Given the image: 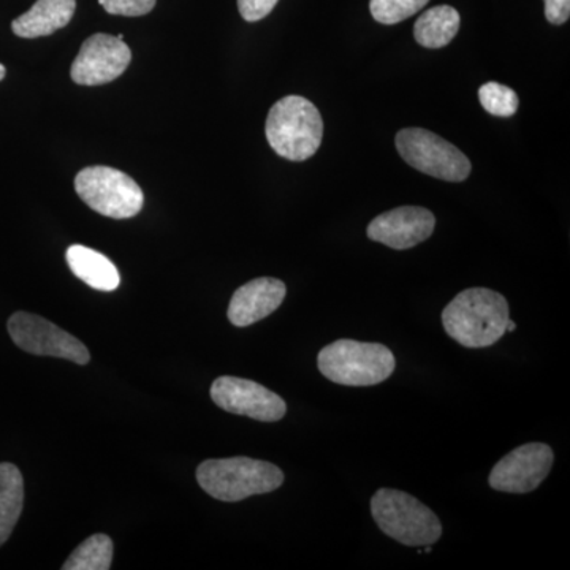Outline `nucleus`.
Returning a JSON list of instances; mask_svg holds the SVG:
<instances>
[{"label": "nucleus", "instance_id": "f257e3e1", "mask_svg": "<svg viewBox=\"0 0 570 570\" xmlns=\"http://www.w3.org/2000/svg\"><path fill=\"white\" fill-rule=\"evenodd\" d=\"M509 313L508 299L498 292L466 288L442 311V325L463 347H490L505 335Z\"/></svg>", "mask_w": 570, "mask_h": 570}, {"label": "nucleus", "instance_id": "f03ea898", "mask_svg": "<svg viewBox=\"0 0 570 570\" xmlns=\"http://www.w3.org/2000/svg\"><path fill=\"white\" fill-rule=\"evenodd\" d=\"M265 134L277 156L292 163H303L321 148L324 119L311 100L287 96L269 110Z\"/></svg>", "mask_w": 570, "mask_h": 570}, {"label": "nucleus", "instance_id": "7ed1b4c3", "mask_svg": "<svg viewBox=\"0 0 570 570\" xmlns=\"http://www.w3.org/2000/svg\"><path fill=\"white\" fill-rule=\"evenodd\" d=\"M197 482L217 501L238 502L276 491L284 483V472L268 461L235 456L204 461L197 468Z\"/></svg>", "mask_w": 570, "mask_h": 570}, {"label": "nucleus", "instance_id": "20e7f679", "mask_svg": "<svg viewBox=\"0 0 570 570\" xmlns=\"http://www.w3.org/2000/svg\"><path fill=\"white\" fill-rule=\"evenodd\" d=\"M317 365L318 371L335 384L371 387L392 376L396 360L384 344L337 340L318 352Z\"/></svg>", "mask_w": 570, "mask_h": 570}, {"label": "nucleus", "instance_id": "39448f33", "mask_svg": "<svg viewBox=\"0 0 570 570\" xmlns=\"http://www.w3.org/2000/svg\"><path fill=\"white\" fill-rule=\"evenodd\" d=\"M371 515L384 534L403 546H433L442 535L436 513L404 491H376L371 498Z\"/></svg>", "mask_w": 570, "mask_h": 570}, {"label": "nucleus", "instance_id": "423d86ee", "mask_svg": "<svg viewBox=\"0 0 570 570\" xmlns=\"http://www.w3.org/2000/svg\"><path fill=\"white\" fill-rule=\"evenodd\" d=\"M75 190L92 212L110 219H130L145 205L141 187L129 175L105 165L82 168L75 178Z\"/></svg>", "mask_w": 570, "mask_h": 570}, {"label": "nucleus", "instance_id": "0eeeda50", "mask_svg": "<svg viewBox=\"0 0 570 570\" xmlns=\"http://www.w3.org/2000/svg\"><path fill=\"white\" fill-rule=\"evenodd\" d=\"M396 149L404 163L442 181L461 183L471 175V160L452 142L419 127L396 135Z\"/></svg>", "mask_w": 570, "mask_h": 570}, {"label": "nucleus", "instance_id": "6e6552de", "mask_svg": "<svg viewBox=\"0 0 570 570\" xmlns=\"http://www.w3.org/2000/svg\"><path fill=\"white\" fill-rule=\"evenodd\" d=\"M11 341L21 351L39 356H55L69 360L77 365H88L91 360L88 347L70 333L63 332L58 325L45 317L29 313H14L9 318Z\"/></svg>", "mask_w": 570, "mask_h": 570}, {"label": "nucleus", "instance_id": "1a4fd4ad", "mask_svg": "<svg viewBox=\"0 0 570 570\" xmlns=\"http://www.w3.org/2000/svg\"><path fill=\"white\" fill-rule=\"evenodd\" d=\"M553 463L554 453L550 445L542 442L520 445L491 469L490 487L501 493H531L549 478Z\"/></svg>", "mask_w": 570, "mask_h": 570}, {"label": "nucleus", "instance_id": "9d476101", "mask_svg": "<svg viewBox=\"0 0 570 570\" xmlns=\"http://www.w3.org/2000/svg\"><path fill=\"white\" fill-rule=\"evenodd\" d=\"M212 400L225 412L245 415L258 422H279L287 414V404L283 397L249 379H216L212 385Z\"/></svg>", "mask_w": 570, "mask_h": 570}, {"label": "nucleus", "instance_id": "9b49d317", "mask_svg": "<svg viewBox=\"0 0 570 570\" xmlns=\"http://www.w3.org/2000/svg\"><path fill=\"white\" fill-rule=\"evenodd\" d=\"M132 61L126 41L108 33H94L82 43L71 63L70 77L80 86H102L118 80Z\"/></svg>", "mask_w": 570, "mask_h": 570}, {"label": "nucleus", "instance_id": "f8f14e48", "mask_svg": "<svg viewBox=\"0 0 570 570\" xmlns=\"http://www.w3.org/2000/svg\"><path fill=\"white\" fill-rule=\"evenodd\" d=\"M436 227V217L420 206H400L374 217L367 225V238L392 249L406 250L426 242Z\"/></svg>", "mask_w": 570, "mask_h": 570}, {"label": "nucleus", "instance_id": "ddd939ff", "mask_svg": "<svg viewBox=\"0 0 570 570\" xmlns=\"http://www.w3.org/2000/svg\"><path fill=\"white\" fill-rule=\"evenodd\" d=\"M287 287L275 277H258L250 281L232 296L227 316L232 325L249 326L272 316L283 305Z\"/></svg>", "mask_w": 570, "mask_h": 570}, {"label": "nucleus", "instance_id": "4468645a", "mask_svg": "<svg viewBox=\"0 0 570 570\" xmlns=\"http://www.w3.org/2000/svg\"><path fill=\"white\" fill-rule=\"evenodd\" d=\"M77 10V0H37L31 10L11 22V31L21 39L48 37L66 28Z\"/></svg>", "mask_w": 570, "mask_h": 570}, {"label": "nucleus", "instance_id": "2eb2a0df", "mask_svg": "<svg viewBox=\"0 0 570 570\" xmlns=\"http://www.w3.org/2000/svg\"><path fill=\"white\" fill-rule=\"evenodd\" d=\"M67 265L75 276L89 287L100 292H112L121 284L118 268L110 258L91 247L73 245L66 253Z\"/></svg>", "mask_w": 570, "mask_h": 570}, {"label": "nucleus", "instance_id": "dca6fc26", "mask_svg": "<svg viewBox=\"0 0 570 570\" xmlns=\"http://www.w3.org/2000/svg\"><path fill=\"white\" fill-rule=\"evenodd\" d=\"M460 24V13L453 7H433L415 21L414 37L422 47L438 50L448 47L455 39Z\"/></svg>", "mask_w": 570, "mask_h": 570}, {"label": "nucleus", "instance_id": "f3484780", "mask_svg": "<svg viewBox=\"0 0 570 570\" xmlns=\"http://www.w3.org/2000/svg\"><path fill=\"white\" fill-rule=\"evenodd\" d=\"M24 505V479L20 469L0 463V547L10 539Z\"/></svg>", "mask_w": 570, "mask_h": 570}, {"label": "nucleus", "instance_id": "a211bd4d", "mask_svg": "<svg viewBox=\"0 0 570 570\" xmlns=\"http://www.w3.org/2000/svg\"><path fill=\"white\" fill-rule=\"evenodd\" d=\"M112 561V540L105 534H94L75 549L63 570H108Z\"/></svg>", "mask_w": 570, "mask_h": 570}, {"label": "nucleus", "instance_id": "6ab92c4d", "mask_svg": "<svg viewBox=\"0 0 570 570\" xmlns=\"http://www.w3.org/2000/svg\"><path fill=\"white\" fill-rule=\"evenodd\" d=\"M479 100L483 110L498 118H510L519 110V96L501 82H485L479 89Z\"/></svg>", "mask_w": 570, "mask_h": 570}, {"label": "nucleus", "instance_id": "aec40b11", "mask_svg": "<svg viewBox=\"0 0 570 570\" xmlns=\"http://www.w3.org/2000/svg\"><path fill=\"white\" fill-rule=\"evenodd\" d=\"M430 0H371L370 10L381 24L393 26L414 17Z\"/></svg>", "mask_w": 570, "mask_h": 570}, {"label": "nucleus", "instance_id": "412c9836", "mask_svg": "<svg viewBox=\"0 0 570 570\" xmlns=\"http://www.w3.org/2000/svg\"><path fill=\"white\" fill-rule=\"evenodd\" d=\"M157 0H99L105 11L116 17H142L156 7Z\"/></svg>", "mask_w": 570, "mask_h": 570}, {"label": "nucleus", "instance_id": "4be33fe9", "mask_svg": "<svg viewBox=\"0 0 570 570\" xmlns=\"http://www.w3.org/2000/svg\"><path fill=\"white\" fill-rule=\"evenodd\" d=\"M279 0H238V10L246 21L264 20L272 13Z\"/></svg>", "mask_w": 570, "mask_h": 570}, {"label": "nucleus", "instance_id": "5701e85b", "mask_svg": "<svg viewBox=\"0 0 570 570\" xmlns=\"http://www.w3.org/2000/svg\"><path fill=\"white\" fill-rule=\"evenodd\" d=\"M546 2V18L550 24L561 26L569 21L570 0H543Z\"/></svg>", "mask_w": 570, "mask_h": 570}, {"label": "nucleus", "instance_id": "b1692460", "mask_svg": "<svg viewBox=\"0 0 570 570\" xmlns=\"http://www.w3.org/2000/svg\"><path fill=\"white\" fill-rule=\"evenodd\" d=\"M515 330H517L515 322H512L509 318L508 326H505V332H515Z\"/></svg>", "mask_w": 570, "mask_h": 570}, {"label": "nucleus", "instance_id": "393cba45", "mask_svg": "<svg viewBox=\"0 0 570 570\" xmlns=\"http://www.w3.org/2000/svg\"><path fill=\"white\" fill-rule=\"evenodd\" d=\"M6 75H7L6 67H3V63H0V81H2L3 78H6Z\"/></svg>", "mask_w": 570, "mask_h": 570}]
</instances>
